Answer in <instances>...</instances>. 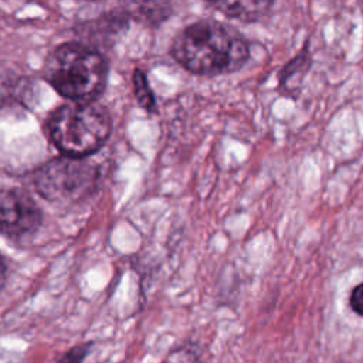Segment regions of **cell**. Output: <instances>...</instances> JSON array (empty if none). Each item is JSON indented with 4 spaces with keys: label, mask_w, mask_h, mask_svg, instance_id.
I'll return each instance as SVG.
<instances>
[{
    "label": "cell",
    "mask_w": 363,
    "mask_h": 363,
    "mask_svg": "<svg viewBox=\"0 0 363 363\" xmlns=\"http://www.w3.org/2000/svg\"><path fill=\"white\" fill-rule=\"evenodd\" d=\"M173 58L196 75H221L240 69L250 58L247 40L234 28L200 20L186 26L170 47Z\"/></svg>",
    "instance_id": "cell-1"
},
{
    "label": "cell",
    "mask_w": 363,
    "mask_h": 363,
    "mask_svg": "<svg viewBox=\"0 0 363 363\" xmlns=\"http://www.w3.org/2000/svg\"><path fill=\"white\" fill-rule=\"evenodd\" d=\"M44 79L64 98L75 102L95 101L108 81V62L91 45L64 43L45 60Z\"/></svg>",
    "instance_id": "cell-2"
},
{
    "label": "cell",
    "mask_w": 363,
    "mask_h": 363,
    "mask_svg": "<svg viewBox=\"0 0 363 363\" xmlns=\"http://www.w3.org/2000/svg\"><path fill=\"white\" fill-rule=\"evenodd\" d=\"M45 129L52 145L64 156L84 159L106 142L111 116L108 109L95 101H69L50 113Z\"/></svg>",
    "instance_id": "cell-3"
},
{
    "label": "cell",
    "mask_w": 363,
    "mask_h": 363,
    "mask_svg": "<svg viewBox=\"0 0 363 363\" xmlns=\"http://www.w3.org/2000/svg\"><path fill=\"white\" fill-rule=\"evenodd\" d=\"M98 179V169L89 160L55 157L38 167L33 184L38 194L58 204H68L88 196Z\"/></svg>",
    "instance_id": "cell-4"
},
{
    "label": "cell",
    "mask_w": 363,
    "mask_h": 363,
    "mask_svg": "<svg viewBox=\"0 0 363 363\" xmlns=\"http://www.w3.org/2000/svg\"><path fill=\"white\" fill-rule=\"evenodd\" d=\"M1 233L10 240H23L43 224V213L34 199L24 190L11 187L0 199Z\"/></svg>",
    "instance_id": "cell-5"
},
{
    "label": "cell",
    "mask_w": 363,
    "mask_h": 363,
    "mask_svg": "<svg viewBox=\"0 0 363 363\" xmlns=\"http://www.w3.org/2000/svg\"><path fill=\"white\" fill-rule=\"evenodd\" d=\"M218 13L245 23H252L262 18L271 9L269 1H216L208 3Z\"/></svg>",
    "instance_id": "cell-6"
},
{
    "label": "cell",
    "mask_w": 363,
    "mask_h": 363,
    "mask_svg": "<svg viewBox=\"0 0 363 363\" xmlns=\"http://www.w3.org/2000/svg\"><path fill=\"white\" fill-rule=\"evenodd\" d=\"M130 18H136L146 24H157L166 20L172 13L169 3H130L126 4Z\"/></svg>",
    "instance_id": "cell-7"
},
{
    "label": "cell",
    "mask_w": 363,
    "mask_h": 363,
    "mask_svg": "<svg viewBox=\"0 0 363 363\" xmlns=\"http://www.w3.org/2000/svg\"><path fill=\"white\" fill-rule=\"evenodd\" d=\"M133 91L138 104L147 112H155L156 111V99L152 92V88L147 82V78L145 72L139 68L133 71Z\"/></svg>",
    "instance_id": "cell-8"
},
{
    "label": "cell",
    "mask_w": 363,
    "mask_h": 363,
    "mask_svg": "<svg viewBox=\"0 0 363 363\" xmlns=\"http://www.w3.org/2000/svg\"><path fill=\"white\" fill-rule=\"evenodd\" d=\"M92 345L91 343H84V345H77L68 352L64 353V356L58 360V363H82L89 353Z\"/></svg>",
    "instance_id": "cell-9"
},
{
    "label": "cell",
    "mask_w": 363,
    "mask_h": 363,
    "mask_svg": "<svg viewBox=\"0 0 363 363\" xmlns=\"http://www.w3.org/2000/svg\"><path fill=\"white\" fill-rule=\"evenodd\" d=\"M350 306L352 309L363 316V284L357 285L353 291H352V295H350Z\"/></svg>",
    "instance_id": "cell-10"
}]
</instances>
